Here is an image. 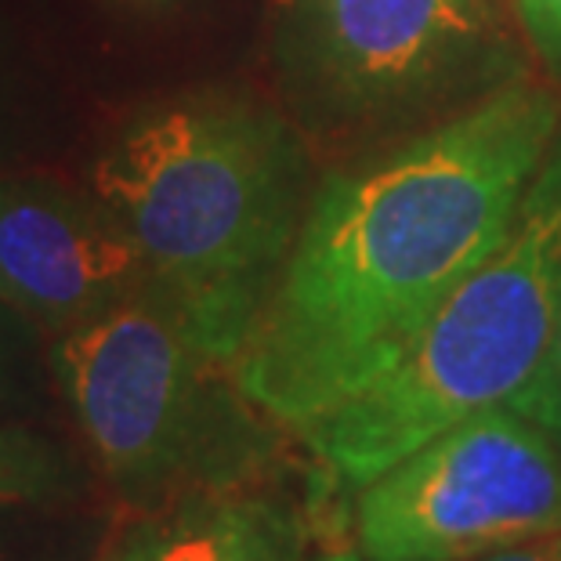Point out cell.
<instances>
[{
	"label": "cell",
	"mask_w": 561,
	"mask_h": 561,
	"mask_svg": "<svg viewBox=\"0 0 561 561\" xmlns=\"http://www.w3.org/2000/svg\"><path fill=\"white\" fill-rule=\"evenodd\" d=\"M479 561H561V529L536 536V540H525L518 547H507V551L485 554Z\"/></svg>",
	"instance_id": "9a60e30c"
},
{
	"label": "cell",
	"mask_w": 561,
	"mask_h": 561,
	"mask_svg": "<svg viewBox=\"0 0 561 561\" xmlns=\"http://www.w3.org/2000/svg\"><path fill=\"white\" fill-rule=\"evenodd\" d=\"M561 319V135L496 247L424 322L402 359L301 442L333 489H363L453 424L511 402Z\"/></svg>",
	"instance_id": "3957f363"
},
{
	"label": "cell",
	"mask_w": 561,
	"mask_h": 561,
	"mask_svg": "<svg viewBox=\"0 0 561 561\" xmlns=\"http://www.w3.org/2000/svg\"><path fill=\"white\" fill-rule=\"evenodd\" d=\"M316 561H369L366 554H348V551H337V554H322Z\"/></svg>",
	"instance_id": "2e32d148"
},
{
	"label": "cell",
	"mask_w": 561,
	"mask_h": 561,
	"mask_svg": "<svg viewBox=\"0 0 561 561\" xmlns=\"http://www.w3.org/2000/svg\"><path fill=\"white\" fill-rule=\"evenodd\" d=\"M152 283L138 243L94 188L44 171L0 174V301L55 341Z\"/></svg>",
	"instance_id": "52a82bcc"
},
{
	"label": "cell",
	"mask_w": 561,
	"mask_h": 561,
	"mask_svg": "<svg viewBox=\"0 0 561 561\" xmlns=\"http://www.w3.org/2000/svg\"><path fill=\"white\" fill-rule=\"evenodd\" d=\"M561 529V446L511 402L453 424L355 500L369 561H479Z\"/></svg>",
	"instance_id": "8992f818"
},
{
	"label": "cell",
	"mask_w": 561,
	"mask_h": 561,
	"mask_svg": "<svg viewBox=\"0 0 561 561\" xmlns=\"http://www.w3.org/2000/svg\"><path fill=\"white\" fill-rule=\"evenodd\" d=\"M69 77L0 0V174L58 167L69 138Z\"/></svg>",
	"instance_id": "30bf717a"
},
{
	"label": "cell",
	"mask_w": 561,
	"mask_h": 561,
	"mask_svg": "<svg viewBox=\"0 0 561 561\" xmlns=\"http://www.w3.org/2000/svg\"><path fill=\"white\" fill-rule=\"evenodd\" d=\"M83 182L203 344L236 366L316 193L294 116L221 83L146 94L110 124Z\"/></svg>",
	"instance_id": "7a4b0ae2"
},
{
	"label": "cell",
	"mask_w": 561,
	"mask_h": 561,
	"mask_svg": "<svg viewBox=\"0 0 561 561\" xmlns=\"http://www.w3.org/2000/svg\"><path fill=\"white\" fill-rule=\"evenodd\" d=\"M66 489V463L47 438L30 427L0 424V507L37 504Z\"/></svg>",
	"instance_id": "8fae6325"
},
{
	"label": "cell",
	"mask_w": 561,
	"mask_h": 561,
	"mask_svg": "<svg viewBox=\"0 0 561 561\" xmlns=\"http://www.w3.org/2000/svg\"><path fill=\"white\" fill-rule=\"evenodd\" d=\"M73 80L193 37L229 0H8Z\"/></svg>",
	"instance_id": "9c48e42d"
},
{
	"label": "cell",
	"mask_w": 561,
	"mask_h": 561,
	"mask_svg": "<svg viewBox=\"0 0 561 561\" xmlns=\"http://www.w3.org/2000/svg\"><path fill=\"white\" fill-rule=\"evenodd\" d=\"M558 135V94L507 80L322 178L236 355L250 402L305 438L388 374L496 247Z\"/></svg>",
	"instance_id": "6da1fadb"
},
{
	"label": "cell",
	"mask_w": 561,
	"mask_h": 561,
	"mask_svg": "<svg viewBox=\"0 0 561 561\" xmlns=\"http://www.w3.org/2000/svg\"><path fill=\"white\" fill-rule=\"evenodd\" d=\"M330 482L305 496L276 485V471L229 485H203L138 507L113 561H316L337 554L327 540Z\"/></svg>",
	"instance_id": "ba28073f"
},
{
	"label": "cell",
	"mask_w": 561,
	"mask_h": 561,
	"mask_svg": "<svg viewBox=\"0 0 561 561\" xmlns=\"http://www.w3.org/2000/svg\"><path fill=\"white\" fill-rule=\"evenodd\" d=\"M518 413H525L529 421H536L561 446V319L554 327L551 348H547L540 369L529 377L515 399H511Z\"/></svg>",
	"instance_id": "7c38bea8"
},
{
	"label": "cell",
	"mask_w": 561,
	"mask_h": 561,
	"mask_svg": "<svg viewBox=\"0 0 561 561\" xmlns=\"http://www.w3.org/2000/svg\"><path fill=\"white\" fill-rule=\"evenodd\" d=\"M19 330H33V327L0 301V405H4L11 396V366H15V333Z\"/></svg>",
	"instance_id": "5bb4252c"
},
{
	"label": "cell",
	"mask_w": 561,
	"mask_h": 561,
	"mask_svg": "<svg viewBox=\"0 0 561 561\" xmlns=\"http://www.w3.org/2000/svg\"><path fill=\"white\" fill-rule=\"evenodd\" d=\"M515 8L536 55L561 80V0H515Z\"/></svg>",
	"instance_id": "4fadbf2b"
},
{
	"label": "cell",
	"mask_w": 561,
	"mask_h": 561,
	"mask_svg": "<svg viewBox=\"0 0 561 561\" xmlns=\"http://www.w3.org/2000/svg\"><path fill=\"white\" fill-rule=\"evenodd\" d=\"M265 51L294 124L316 130L474 102L511 69L489 0H268Z\"/></svg>",
	"instance_id": "5b68a950"
},
{
	"label": "cell",
	"mask_w": 561,
	"mask_h": 561,
	"mask_svg": "<svg viewBox=\"0 0 561 561\" xmlns=\"http://www.w3.org/2000/svg\"><path fill=\"white\" fill-rule=\"evenodd\" d=\"M47 363L94 468L135 511L276 471L279 424L157 283L55 337Z\"/></svg>",
	"instance_id": "277c9868"
}]
</instances>
